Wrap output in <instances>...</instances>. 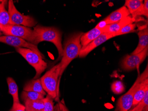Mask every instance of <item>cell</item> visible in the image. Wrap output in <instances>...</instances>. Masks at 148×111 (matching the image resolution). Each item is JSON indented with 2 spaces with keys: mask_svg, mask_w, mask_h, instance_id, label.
<instances>
[{
  "mask_svg": "<svg viewBox=\"0 0 148 111\" xmlns=\"http://www.w3.org/2000/svg\"><path fill=\"white\" fill-rule=\"evenodd\" d=\"M83 32H75L70 34L65 41L63 47V55L60 62L61 77L63 72L70 63L74 59L79 57L80 52L82 48L81 45L80 37Z\"/></svg>",
  "mask_w": 148,
  "mask_h": 111,
  "instance_id": "cell-1",
  "label": "cell"
},
{
  "mask_svg": "<svg viewBox=\"0 0 148 111\" xmlns=\"http://www.w3.org/2000/svg\"><path fill=\"white\" fill-rule=\"evenodd\" d=\"M33 30L37 35L35 45L37 46L42 41H49L54 44L58 50L59 57L62 58L63 55V47L62 44V33L60 30L53 27L38 26L35 27Z\"/></svg>",
  "mask_w": 148,
  "mask_h": 111,
  "instance_id": "cell-2",
  "label": "cell"
},
{
  "mask_svg": "<svg viewBox=\"0 0 148 111\" xmlns=\"http://www.w3.org/2000/svg\"><path fill=\"white\" fill-rule=\"evenodd\" d=\"M60 63L53 67L40 78L44 91L56 101L59 99V86L61 77Z\"/></svg>",
  "mask_w": 148,
  "mask_h": 111,
  "instance_id": "cell-3",
  "label": "cell"
},
{
  "mask_svg": "<svg viewBox=\"0 0 148 111\" xmlns=\"http://www.w3.org/2000/svg\"><path fill=\"white\" fill-rule=\"evenodd\" d=\"M148 77V65L142 74L139 75L134 85L125 94L118 100L115 111H129L133 105L134 96L138 88L140 83Z\"/></svg>",
  "mask_w": 148,
  "mask_h": 111,
  "instance_id": "cell-4",
  "label": "cell"
},
{
  "mask_svg": "<svg viewBox=\"0 0 148 111\" xmlns=\"http://www.w3.org/2000/svg\"><path fill=\"white\" fill-rule=\"evenodd\" d=\"M4 35L12 36L22 38L35 45L37 35L31 28L20 25H10L0 26Z\"/></svg>",
  "mask_w": 148,
  "mask_h": 111,
  "instance_id": "cell-5",
  "label": "cell"
},
{
  "mask_svg": "<svg viewBox=\"0 0 148 111\" xmlns=\"http://www.w3.org/2000/svg\"><path fill=\"white\" fill-rule=\"evenodd\" d=\"M16 50L35 69L36 73L34 79L39 78L47 67V63L44 58L29 48H16Z\"/></svg>",
  "mask_w": 148,
  "mask_h": 111,
  "instance_id": "cell-6",
  "label": "cell"
},
{
  "mask_svg": "<svg viewBox=\"0 0 148 111\" xmlns=\"http://www.w3.org/2000/svg\"><path fill=\"white\" fill-rule=\"evenodd\" d=\"M8 12L12 25H20L27 27H32L37 24V21L32 17L24 15L16 8L12 0L8 1Z\"/></svg>",
  "mask_w": 148,
  "mask_h": 111,
  "instance_id": "cell-7",
  "label": "cell"
},
{
  "mask_svg": "<svg viewBox=\"0 0 148 111\" xmlns=\"http://www.w3.org/2000/svg\"><path fill=\"white\" fill-rule=\"evenodd\" d=\"M148 46L138 54L128 55L122 60L121 66L122 69L126 71L138 69L140 65L145 61L148 55Z\"/></svg>",
  "mask_w": 148,
  "mask_h": 111,
  "instance_id": "cell-8",
  "label": "cell"
},
{
  "mask_svg": "<svg viewBox=\"0 0 148 111\" xmlns=\"http://www.w3.org/2000/svg\"><path fill=\"white\" fill-rule=\"evenodd\" d=\"M0 42L7 44L16 48H29L35 52L37 55L45 59L44 55L40 52L37 46L33 45L25 40L12 36L4 35L0 36Z\"/></svg>",
  "mask_w": 148,
  "mask_h": 111,
  "instance_id": "cell-9",
  "label": "cell"
},
{
  "mask_svg": "<svg viewBox=\"0 0 148 111\" xmlns=\"http://www.w3.org/2000/svg\"><path fill=\"white\" fill-rule=\"evenodd\" d=\"M117 36L115 34H107L102 33L99 36L95 39L92 42L84 48H82L80 52L79 57L84 58L87 56L90 52H91L95 48L105 42L107 40L110 38Z\"/></svg>",
  "mask_w": 148,
  "mask_h": 111,
  "instance_id": "cell-10",
  "label": "cell"
},
{
  "mask_svg": "<svg viewBox=\"0 0 148 111\" xmlns=\"http://www.w3.org/2000/svg\"><path fill=\"white\" fill-rule=\"evenodd\" d=\"M134 19L131 16H129L118 22L107 25L105 28L102 30V33L107 34H115L121 29L126 25L134 23Z\"/></svg>",
  "mask_w": 148,
  "mask_h": 111,
  "instance_id": "cell-11",
  "label": "cell"
},
{
  "mask_svg": "<svg viewBox=\"0 0 148 111\" xmlns=\"http://www.w3.org/2000/svg\"><path fill=\"white\" fill-rule=\"evenodd\" d=\"M143 5V0H126L124 6L128 9L132 17L135 19L137 16H142Z\"/></svg>",
  "mask_w": 148,
  "mask_h": 111,
  "instance_id": "cell-12",
  "label": "cell"
},
{
  "mask_svg": "<svg viewBox=\"0 0 148 111\" xmlns=\"http://www.w3.org/2000/svg\"><path fill=\"white\" fill-rule=\"evenodd\" d=\"M130 13L128 9L125 6H123L119 9L113 12L112 13L105 18L109 24H112L119 21L122 19L130 16Z\"/></svg>",
  "mask_w": 148,
  "mask_h": 111,
  "instance_id": "cell-13",
  "label": "cell"
},
{
  "mask_svg": "<svg viewBox=\"0 0 148 111\" xmlns=\"http://www.w3.org/2000/svg\"><path fill=\"white\" fill-rule=\"evenodd\" d=\"M148 90V77L144 79L140 84L138 88L137 89L134 96L133 105L130 111L135 107L142 100L145 95V92Z\"/></svg>",
  "mask_w": 148,
  "mask_h": 111,
  "instance_id": "cell-14",
  "label": "cell"
},
{
  "mask_svg": "<svg viewBox=\"0 0 148 111\" xmlns=\"http://www.w3.org/2000/svg\"><path fill=\"white\" fill-rule=\"evenodd\" d=\"M139 37V42L137 48L131 54H138L143 50L146 47L148 46V27L140 30L138 33Z\"/></svg>",
  "mask_w": 148,
  "mask_h": 111,
  "instance_id": "cell-15",
  "label": "cell"
},
{
  "mask_svg": "<svg viewBox=\"0 0 148 111\" xmlns=\"http://www.w3.org/2000/svg\"><path fill=\"white\" fill-rule=\"evenodd\" d=\"M102 33V30L95 27L89 31L83 33L80 37V43L82 48L86 46Z\"/></svg>",
  "mask_w": 148,
  "mask_h": 111,
  "instance_id": "cell-16",
  "label": "cell"
},
{
  "mask_svg": "<svg viewBox=\"0 0 148 111\" xmlns=\"http://www.w3.org/2000/svg\"><path fill=\"white\" fill-rule=\"evenodd\" d=\"M23 91L27 92H35L41 93L45 96L47 94L43 89L40 78L33 79L27 82L24 86Z\"/></svg>",
  "mask_w": 148,
  "mask_h": 111,
  "instance_id": "cell-17",
  "label": "cell"
},
{
  "mask_svg": "<svg viewBox=\"0 0 148 111\" xmlns=\"http://www.w3.org/2000/svg\"><path fill=\"white\" fill-rule=\"evenodd\" d=\"M7 1L0 0V26L12 25L8 11L6 10L5 6Z\"/></svg>",
  "mask_w": 148,
  "mask_h": 111,
  "instance_id": "cell-18",
  "label": "cell"
},
{
  "mask_svg": "<svg viewBox=\"0 0 148 111\" xmlns=\"http://www.w3.org/2000/svg\"><path fill=\"white\" fill-rule=\"evenodd\" d=\"M9 87V92L13 98V103H20L18 96V88L14 80L11 77L7 78Z\"/></svg>",
  "mask_w": 148,
  "mask_h": 111,
  "instance_id": "cell-19",
  "label": "cell"
},
{
  "mask_svg": "<svg viewBox=\"0 0 148 111\" xmlns=\"http://www.w3.org/2000/svg\"><path fill=\"white\" fill-rule=\"evenodd\" d=\"M26 111H42L44 107L43 99L24 102Z\"/></svg>",
  "mask_w": 148,
  "mask_h": 111,
  "instance_id": "cell-20",
  "label": "cell"
},
{
  "mask_svg": "<svg viewBox=\"0 0 148 111\" xmlns=\"http://www.w3.org/2000/svg\"><path fill=\"white\" fill-rule=\"evenodd\" d=\"M44 98V95L35 92H27L23 91L21 95V100L24 102L27 101L42 100Z\"/></svg>",
  "mask_w": 148,
  "mask_h": 111,
  "instance_id": "cell-21",
  "label": "cell"
},
{
  "mask_svg": "<svg viewBox=\"0 0 148 111\" xmlns=\"http://www.w3.org/2000/svg\"><path fill=\"white\" fill-rule=\"evenodd\" d=\"M130 111H148V90L142 101Z\"/></svg>",
  "mask_w": 148,
  "mask_h": 111,
  "instance_id": "cell-22",
  "label": "cell"
},
{
  "mask_svg": "<svg viewBox=\"0 0 148 111\" xmlns=\"http://www.w3.org/2000/svg\"><path fill=\"white\" fill-rule=\"evenodd\" d=\"M111 89L114 94H120L125 91V87L123 82L120 81H116L111 85Z\"/></svg>",
  "mask_w": 148,
  "mask_h": 111,
  "instance_id": "cell-23",
  "label": "cell"
},
{
  "mask_svg": "<svg viewBox=\"0 0 148 111\" xmlns=\"http://www.w3.org/2000/svg\"><path fill=\"white\" fill-rule=\"evenodd\" d=\"M53 100L51 97L47 95L46 97L43 99L44 107L42 111H53L54 108Z\"/></svg>",
  "mask_w": 148,
  "mask_h": 111,
  "instance_id": "cell-24",
  "label": "cell"
},
{
  "mask_svg": "<svg viewBox=\"0 0 148 111\" xmlns=\"http://www.w3.org/2000/svg\"><path fill=\"white\" fill-rule=\"evenodd\" d=\"M136 26H137V25H136V23H130V24H128V25L125 26L123 27V28L121 29L119 32L116 33V35L118 36L123 35V34L130 33L134 30Z\"/></svg>",
  "mask_w": 148,
  "mask_h": 111,
  "instance_id": "cell-25",
  "label": "cell"
},
{
  "mask_svg": "<svg viewBox=\"0 0 148 111\" xmlns=\"http://www.w3.org/2000/svg\"><path fill=\"white\" fill-rule=\"evenodd\" d=\"M53 111H69L67 108L64 100L60 101L58 102V103L54 106Z\"/></svg>",
  "mask_w": 148,
  "mask_h": 111,
  "instance_id": "cell-26",
  "label": "cell"
},
{
  "mask_svg": "<svg viewBox=\"0 0 148 111\" xmlns=\"http://www.w3.org/2000/svg\"><path fill=\"white\" fill-rule=\"evenodd\" d=\"M9 111H26L25 107L20 103H13L12 107Z\"/></svg>",
  "mask_w": 148,
  "mask_h": 111,
  "instance_id": "cell-27",
  "label": "cell"
},
{
  "mask_svg": "<svg viewBox=\"0 0 148 111\" xmlns=\"http://www.w3.org/2000/svg\"><path fill=\"white\" fill-rule=\"evenodd\" d=\"M143 15L146 17H148V1L146 0L143 1V9H142V16Z\"/></svg>",
  "mask_w": 148,
  "mask_h": 111,
  "instance_id": "cell-28",
  "label": "cell"
},
{
  "mask_svg": "<svg viewBox=\"0 0 148 111\" xmlns=\"http://www.w3.org/2000/svg\"><path fill=\"white\" fill-rule=\"evenodd\" d=\"M109 25L108 22L106 21L105 19H104L103 20L101 21L100 22H99L97 25H96L95 28L97 29H99V30H102L104 28L106 27L107 25Z\"/></svg>",
  "mask_w": 148,
  "mask_h": 111,
  "instance_id": "cell-29",
  "label": "cell"
},
{
  "mask_svg": "<svg viewBox=\"0 0 148 111\" xmlns=\"http://www.w3.org/2000/svg\"><path fill=\"white\" fill-rule=\"evenodd\" d=\"M2 34H3V33H2V32H0V36H2Z\"/></svg>",
  "mask_w": 148,
  "mask_h": 111,
  "instance_id": "cell-30",
  "label": "cell"
},
{
  "mask_svg": "<svg viewBox=\"0 0 148 111\" xmlns=\"http://www.w3.org/2000/svg\"><path fill=\"white\" fill-rule=\"evenodd\" d=\"M0 32H1V28H0Z\"/></svg>",
  "mask_w": 148,
  "mask_h": 111,
  "instance_id": "cell-31",
  "label": "cell"
}]
</instances>
